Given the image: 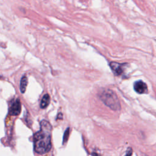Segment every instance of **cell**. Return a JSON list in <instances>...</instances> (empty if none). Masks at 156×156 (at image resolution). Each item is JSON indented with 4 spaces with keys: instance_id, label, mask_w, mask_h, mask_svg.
I'll return each mask as SVG.
<instances>
[{
    "instance_id": "obj_2",
    "label": "cell",
    "mask_w": 156,
    "mask_h": 156,
    "mask_svg": "<svg viewBox=\"0 0 156 156\" xmlns=\"http://www.w3.org/2000/svg\"><path fill=\"white\" fill-rule=\"evenodd\" d=\"M100 99L113 110H119L121 105L116 93L110 89H104L99 93Z\"/></svg>"
},
{
    "instance_id": "obj_9",
    "label": "cell",
    "mask_w": 156,
    "mask_h": 156,
    "mask_svg": "<svg viewBox=\"0 0 156 156\" xmlns=\"http://www.w3.org/2000/svg\"><path fill=\"white\" fill-rule=\"evenodd\" d=\"M132 150L130 151V152L129 151V150H127V153H126V155H130L132 154Z\"/></svg>"
},
{
    "instance_id": "obj_1",
    "label": "cell",
    "mask_w": 156,
    "mask_h": 156,
    "mask_svg": "<svg viewBox=\"0 0 156 156\" xmlns=\"http://www.w3.org/2000/svg\"><path fill=\"white\" fill-rule=\"evenodd\" d=\"M52 126L46 120L40 122V129L34 136L35 151L39 154L48 152L51 148Z\"/></svg>"
},
{
    "instance_id": "obj_7",
    "label": "cell",
    "mask_w": 156,
    "mask_h": 156,
    "mask_svg": "<svg viewBox=\"0 0 156 156\" xmlns=\"http://www.w3.org/2000/svg\"><path fill=\"white\" fill-rule=\"evenodd\" d=\"M27 85V78L26 76H24L21 79L20 81V91L22 93L26 91V89Z\"/></svg>"
},
{
    "instance_id": "obj_5",
    "label": "cell",
    "mask_w": 156,
    "mask_h": 156,
    "mask_svg": "<svg viewBox=\"0 0 156 156\" xmlns=\"http://www.w3.org/2000/svg\"><path fill=\"white\" fill-rule=\"evenodd\" d=\"M110 66L114 74L116 76L121 75L124 71V64L112 62L110 63Z\"/></svg>"
},
{
    "instance_id": "obj_3",
    "label": "cell",
    "mask_w": 156,
    "mask_h": 156,
    "mask_svg": "<svg viewBox=\"0 0 156 156\" xmlns=\"http://www.w3.org/2000/svg\"><path fill=\"white\" fill-rule=\"evenodd\" d=\"M21 110V104L19 99H16L10 105L9 107V114L12 116L18 115Z\"/></svg>"
},
{
    "instance_id": "obj_4",
    "label": "cell",
    "mask_w": 156,
    "mask_h": 156,
    "mask_svg": "<svg viewBox=\"0 0 156 156\" xmlns=\"http://www.w3.org/2000/svg\"><path fill=\"white\" fill-rule=\"evenodd\" d=\"M134 90L138 94H144L147 92V86L141 80H137L133 83Z\"/></svg>"
},
{
    "instance_id": "obj_10",
    "label": "cell",
    "mask_w": 156,
    "mask_h": 156,
    "mask_svg": "<svg viewBox=\"0 0 156 156\" xmlns=\"http://www.w3.org/2000/svg\"><path fill=\"white\" fill-rule=\"evenodd\" d=\"M57 119H62V114L61 113H60L58 115V116H57Z\"/></svg>"
},
{
    "instance_id": "obj_6",
    "label": "cell",
    "mask_w": 156,
    "mask_h": 156,
    "mask_svg": "<svg viewBox=\"0 0 156 156\" xmlns=\"http://www.w3.org/2000/svg\"><path fill=\"white\" fill-rule=\"evenodd\" d=\"M50 102V97L48 94H46L43 96L41 103H40V107L41 108H45L49 105Z\"/></svg>"
},
{
    "instance_id": "obj_8",
    "label": "cell",
    "mask_w": 156,
    "mask_h": 156,
    "mask_svg": "<svg viewBox=\"0 0 156 156\" xmlns=\"http://www.w3.org/2000/svg\"><path fill=\"white\" fill-rule=\"evenodd\" d=\"M69 128H67V129L65 130L64 135H63V144L66 143L69 137Z\"/></svg>"
}]
</instances>
